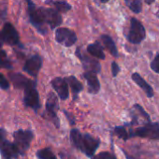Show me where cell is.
I'll return each mask as SVG.
<instances>
[{
  "mask_svg": "<svg viewBox=\"0 0 159 159\" xmlns=\"http://www.w3.org/2000/svg\"><path fill=\"white\" fill-rule=\"evenodd\" d=\"M52 86L62 100H66L68 98V85L65 79L60 77L54 78L52 81Z\"/></svg>",
  "mask_w": 159,
  "mask_h": 159,
  "instance_id": "14",
  "label": "cell"
},
{
  "mask_svg": "<svg viewBox=\"0 0 159 159\" xmlns=\"http://www.w3.org/2000/svg\"><path fill=\"white\" fill-rule=\"evenodd\" d=\"M0 154L1 159H16L20 153L14 143L3 140L0 142Z\"/></svg>",
  "mask_w": 159,
  "mask_h": 159,
  "instance_id": "11",
  "label": "cell"
},
{
  "mask_svg": "<svg viewBox=\"0 0 159 159\" xmlns=\"http://www.w3.org/2000/svg\"><path fill=\"white\" fill-rule=\"evenodd\" d=\"M70 139L73 145L84 152L87 156L93 157L95 152L98 148L100 141L89 134L83 135L77 129H72L70 132Z\"/></svg>",
  "mask_w": 159,
  "mask_h": 159,
  "instance_id": "1",
  "label": "cell"
},
{
  "mask_svg": "<svg viewBox=\"0 0 159 159\" xmlns=\"http://www.w3.org/2000/svg\"><path fill=\"white\" fill-rule=\"evenodd\" d=\"M128 139L131 138H143L148 139L159 140V123H146L137 128H129Z\"/></svg>",
  "mask_w": 159,
  "mask_h": 159,
  "instance_id": "2",
  "label": "cell"
},
{
  "mask_svg": "<svg viewBox=\"0 0 159 159\" xmlns=\"http://www.w3.org/2000/svg\"><path fill=\"white\" fill-rule=\"evenodd\" d=\"M87 52L92 56H94L98 59H100V60L105 59V53L103 51V47L101 46V44L98 41L88 45L87 46Z\"/></svg>",
  "mask_w": 159,
  "mask_h": 159,
  "instance_id": "18",
  "label": "cell"
},
{
  "mask_svg": "<svg viewBox=\"0 0 159 159\" xmlns=\"http://www.w3.org/2000/svg\"><path fill=\"white\" fill-rule=\"evenodd\" d=\"M26 2H27V11H28L30 23L39 33L45 35L47 33V28L45 27V24L41 21L40 17L38 14L37 7L31 0H26Z\"/></svg>",
  "mask_w": 159,
  "mask_h": 159,
  "instance_id": "8",
  "label": "cell"
},
{
  "mask_svg": "<svg viewBox=\"0 0 159 159\" xmlns=\"http://www.w3.org/2000/svg\"><path fill=\"white\" fill-rule=\"evenodd\" d=\"M0 67H3V68H11V63L9 60L7 53L5 51L3 50H0Z\"/></svg>",
  "mask_w": 159,
  "mask_h": 159,
  "instance_id": "24",
  "label": "cell"
},
{
  "mask_svg": "<svg viewBox=\"0 0 159 159\" xmlns=\"http://www.w3.org/2000/svg\"><path fill=\"white\" fill-rule=\"evenodd\" d=\"M37 11L41 21L46 25H49L52 29H54L61 25L63 20L62 16L59 12H57L54 9L51 8H37Z\"/></svg>",
  "mask_w": 159,
  "mask_h": 159,
  "instance_id": "3",
  "label": "cell"
},
{
  "mask_svg": "<svg viewBox=\"0 0 159 159\" xmlns=\"http://www.w3.org/2000/svg\"><path fill=\"white\" fill-rule=\"evenodd\" d=\"M65 80H66L67 85H69V87H70V89H71V91H72V93L74 95V98H76L77 95L83 90V88H84L83 84L74 76H69V77L66 78Z\"/></svg>",
  "mask_w": 159,
  "mask_h": 159,
  "instance_id": "20",
  "label": "cell"
},
{
  "mask_svg": "<svg viewBox=\"0 0 159 159\" xmlns=\"http://www.w3.org/2000/svg\"><path fill=\"white\" fill-rule=\"evenodd\" d=\"M37 156L39 159H56V156L54 155V153L49 148L39 150L37 152Z\"/></svg>",
  "mask_w": 159,
  "mask_h": 159,
  "instance_id": "23",
  "label": "cell"
},
{
  "mask_svg": "<svg viewBox=\"0 0 159 159\" xmlns=\"http://www.w3.org/2000/svg\"><path fill=\"white\" fill-rule=\"evenodd\" d=\"M55 39L65 47H71L76 43L77 36L74 31L66 27H60L55 31Z\"/></svg>",
  "mask_w": 159,
  "mask_h": 159,
  "instance_id": "7",
  "label": "cell"
},
{
  "mask_svg": "<svg viewBox=\"0 0 159 159\" xmlns=\"http://www.w3.org/2000/svg\"><path fill=\"white\" fill-rule=\"evenodd\" d=\"M76 55L79 57L80 60L82 61L83 66H84V67L85 68L86 71L94 72L96 74L100 72V64H99V62L98 60L82 53L80 48H78V50L76 51Z\"/></svg>",
  "mask_w": 159,
  "mask_h": 159,
  "instance_id": "10",
  "label": "cell"
},
{
  "mask_svg": "<svg viewBox=\"0 0 159 159\" xmlns=\"http://www.w3.org/2000/svg\"><path fill=\"white\" fill-rule=\"evenodd\" d=\"M52 5H53L54 10L59 13H66L71 10V5L66 1H53Z\"/></svg>",
  "mask_w": 159,
  "mask_h": 159,
  "instance_id": "22",
  "label": "cell"
},
{
  "mask_svg": "<svg viewBox=\"0 0 159 159\" xmlns=\"http://www.w3.org/2000/svg\"><path fill=\"white\" fill-rule=\"evenodd\" d=\"M98 1L100 2V3H103V4H105V3H108L110 0H98Z\"/></svg>",
  "mask_w": 159,
  "mask_h": 159,
  "instance_id": "34",
  "label": "cell"
},
{
  "mask_svg": "<svg viewBox=\"0 0 159 159\" xmlns=\"http://www.w3.org/2000/svg\"><path fill=\"white\" fill-rule=\"evenodd\" d=\"M146 38V31L143 25L136 18L130 19V27L126 36L127 40L132 44H140Z\"/></svg>",
  "mask_w": 159,
  "mask_h": 159,
  "instance_id": "4",
  "label": "cell"
},
{
  "mask_svg": "<svg viewBox=\"0 0 159 159\" xmlns=\"http://www.w3.org/2000/svg\"><path fill=\"white\" fill-rule=\"evenodd\" d=\"M84 79L87 81L88 84V91L91 94H98L100 90V84L98 79V76L94 72H88L86 71L84 74Z\"/></svg>",
  "mask_w": 159,
  "mask_h": 159,
  "instance_id": "16",
  "label": "cell"
},
{
  "mask_svg": "<svg viewBox=\"0 0 159 159\" xmlns=\"http://www.w3.org/2000/svg\"><path fill=\"white\" fill-rule=\"evenodd\" d=\"M14 144L19 151L20 154H23L30 146L33 139V133L29 130H17L13 134Z\"/></svg>",
  "mask_w": 159,
  "mask_h": 159,
  "instance_id": "5",
  "label": "cell"
},
{
  "mask_svg": "<svg viewBox=\"0 0 159 159\" xmlns=\"http://www.w3.org/2000/svg\"><path fill=\"white\" fill-rule=\"evenodd\" d=\"M156 16L158 17V19H159V10L157 11V12H156Z\"/></svg>",
  "mask_w": 159,
  "mask_h": 159,
  "instance_id": "35",
  "label": "cell"
},
{
  "mask_svg": "<svg viewBox=\"0 0 159 159\" xmlns=\"http://www.w3.org/2000/svg\"><path fill=\"white\" fill-rule=\"evenodd\" d=\"M58 99L56 96L53 93H50L47 98V102H46V111L47 113L51 116L52 122L55 123L56 126H59L58 123V118L56 116V111L58 110Z\"/></svg>",
  "mask_w": 159,
  "mask_h": 159,
  "instance_id": "13",
  "label": "cell"
},
{
  "mask_svg": "<svg viewBox=\"0 0 159 159\" xmlns=\"http://www.w3.org/2000/svg\"><path fill=\"white\" fill-rule=\"evenodd\" d=\"M127 8L134 13H140L142 11V5L140 0H125Z\"/></svg>",
  "mask_w": 159,
  "mask_h": 159,
  "instance_id": "21",
  "label": "cell"
},
{
  "mask_svg": "<svg viewBox=\"0 0 159 159\" xmlns=\"http://www.w3.org/2000/svg\"><path fill=\"white\" fill-rule=\"evenodd\" d=\"M144 1H145V3H146L147 5H152V4L155 1V0H144Z\"/></svg>",
  "mask_w": 159,
  "mask_h": 159,
  "instance_id": "32",
  "label": "cell"
},
{
  "mask_svg": "<svg viewBox=\"0 0 159 159\" xmlns=\"http://www.w3.org/2000/svg\"><path fill=\"white\" fill-rule=\"evenodd\" d=\"M3 39H2V38H1V34H0V50H1V47H2V45H3Z\"/></svg>",
  "mask_w": 159,
  "mask_h": 159,
  "instance_id": "33",
  "label": "cell"
},
{
  "mask_svg": "<svg viewBox=\"0 0 159 159\" xmlns=\"http://www.w3.org/2000/svg\"><path fill=\"white\" fill-rule=\"evenodd\" d=\"M0 87L4 90H8L10 88V84H9V81L6 79V77L0 73Z\"/></svg>",
  "mask_w": 159,
  "mask_h": 159,
  "instance_id": "28",
  "label": "cell"
},
{
  "mask_svg": "<svg viewBox=\"0 0 159 159\" xmlns=\"http://www.w3.org/2000/svg\"><path fill=\"white\" fill-rule=\"evenodd\" d=\"M41 66H42V59L39 55L36 54V55L31 56L25 62L24 66V70L30 76L37 77V75L39 74Z\"/></svg>",
  "mask_w": 159,
  "mask_h": 159,
  "instance_id": "12",
  "label": "cell"
},
{
  "mask_svg": "<svg viewBox=\"0 0 159 159\" xmlns=\"http://www.w3.org/2000/svg\"><path fill=\"white\" fill-rule=\"evenodd\" d=\"M10 78L11 80V82L13 83L14 86L17 88H25L31 83L29 79H27L26 77H25L19 73H17V74L11 73V74H10Z\"/></svg>",
  "mask_w": 159,
  "mask_h": 159,
  "instance_id": "17",
  "label": "cell"
},
{
  "mask_svg": "<svg viewBox=\"0 0 159 159\" xmlns=\"http://www.w3.org/2000/svg\"><path fill=\"white\" fill-rule=\"evenodd\" d=\"M131 79L133 80V81L135 82V84L139 87H140L143 90V92L145 93V95L147 96V98H152L154 96V91H153L152 87L141 77V75L139 73H137V72L133 73L131 75Z\"/></svg>",
  "mask_w": 159,
  "mask_h": 159,
  "instance_id": "15",
  "label": "cell"
},
{
  "mask_svg": "<svg viewBox=\"0 0 159 159\" xmlns=\"http://www.w3.org/2000/svg\"><path fill=\"white\" fill-rule=\"evenodd\" d=\"M114 134H115L119 139H122L123 140H127V139H128V131H127L125 125H123V126H116V127L114 128Z\"/></svg>",
  "mask_w": 159,
  "mask_h": 159,
  "instance_id": "25",
  "label": "cell"
},
{
  "mask_svg": "<svg viewBox=\"0 0 159 159\" xmlns=\"http://www.w3.org/2000/svg\"><path fill=\"white\" fill-rule=\"evenodd\" d=\"M100 39L104 47L110 52V53L114 57H118V50L111 37H110L109 35H102Z\"/></svg>",
  "mask_w": 159,
  "mask_h": 159,
  "instance_id": "19",
  "label": "cell"
},
{
  "mask_svg": "<svg viewBox=\"0 0 159 159\" xmlns=\"http://www.w3.org/2000/svg\"><path fill=\"white\" fill-rule=\"evenodd\" d=\"M24 103L26 107L37 111L39 108V95L37 91L35 82H32L25 88Z\"/></svg>",
  "mask_w": 159,
  "mask_h": 159,
  "instance_id": "6",
  "label": "cell"
},
{
  "mask_svg": "<svg viewBox=\"0 0 159 159\" xmlns=\"http://www.w3.org/2000/svg\"><path fill=\"white\" fill-rule=\"evenodd\" d=\"M124 153H125V155L126 159H140V158H136V157H134V156H130V155H129V154H127V152H125V151H124Z\"/></svg>",
  "mask_w": 159,
  "mask_h": 159,
  "instance_id": "31",
  "label": "cell"
},
{
  "mask_svg": "<svg viewBox=\"0 0 159 159\" xmlns=\"http://www.w3.org/2000/svg\"><path fill=\"white\" fill-rule=\"evenodd\" d=\"M150 66H151V69L153 72L159 74V53H157L154 56V58L152 60V62L150 64Z\"/></svg>",
  "mask_w": 159,
  "mask_h": 159,
  "instance_id": "27",
  "label": "cell"
},
{
  "mask_svg": "<svg viewBox=\"0 0 159 159\" xmlns=\"http://www.w3.org/2000/svg\"><path fill=\"white\" fill-rule=\"evenodd\" d=\"M121 68L119 66V65L116 62H112L111 63V74L113 77H117V75L120 73Z\"/></svg>",
  "mask_w": 159,
  "mask_h": 159,
  "instance_id": "29",
  "label": "cell"
},
{
  "mask_svg": "<svg viewBox=\"0 0 159 159\" xmlns=\"http://www.w3.org/2000/svg\"><path fill=\"white\" fill-rule=\"evenodd\" d=\"M0 34H1L3 42H5L7 44L14 46V45L19 44V42H20L19 34H18L16 28L11 23H6L4 25L2 30L0 31Z\"/></svg>",
  "mask_w": 159,
  "mask_h": 159,
  "instance_id": "9",
  "label": "cell"
},
{
  "mask_svg": "<svg viewBox=\"0 0 159 159\" xmlns=\"http://www.w3.org/2000/svg\"><path fill=\"white\" fill-rule=\"evenodd\" d=\"M6 134H7V132H6V130L4 128H0V142L5 140L4 139L6 137Z\"/></svg>",
  "mask_w": 159,
  "mask_h": 159,
  "instance_id": "30",
  "label": "cell"
},
{
  "mask_svg": "<svg viewBox=\"0 0 159 159\" xmlns=\"http://www.w3.org/2000/svg\"><path fill=\"white\" fill-rule=\"evenodd\" d=\"M92 159H117L114 154L110 152H101L98 154L92 157Z\"/></svg>",
  "mask_w": 159,
  "mask_h": 159,
  "instance_id": "26",
  "label": "cell"
}]
</instances>
